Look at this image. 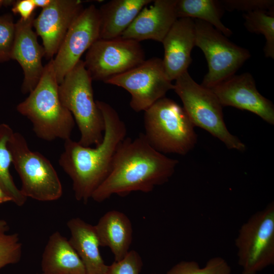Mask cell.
Instances as JSON below:
<instances>
[{
    "label": "cell",
    "mask_w": 274,
    "mask_h": 274,
    "mask_svg": "<svg viewBox=\"0 0 274 274\" xmlns=\"http://www.w3.org/2000/svg\"><path fill=\"white\" fill-rule=\"evenodd\" d=\"M99 35V11L92 5L84 9L74 21L53 59L59 84L81 60L83 53L100 39Z\"/></svg>",
    "instance_id": "7c38bea8"
},
{
    "label": "cell",
    "mask_w": 274,
    "mask_h": 274,
    "mask_svg": "<svg viewBox=\"0 0 274 274\" xmlns=\"http://www.w3.org/2000/svg\"><path fill=\"white\" fill-rule=\"evenodd\" d=\"M165 72L171 81L187 71L192 62L191 51L195 46V25L193 19L178 18L162 43Z\"/></svg>",
    "instance_id": "e0dca14e"
},
{
    "label": "cell",
    "mask_w": 274,
    "mask_h": 274,
    "mask_svg": "<svg viewBox=\"0 0 274 274\" xmlns=\"http://www.w3.org/2000/svg\"><path fill=\"white\" fill-rule=\"evenodd\" d=\"M12 201L11 198L7 195L0 187V204Z\"/></svg>",
    "instance_id": "1f68e13d"
},
{
    "label": "cell",
    "mask_w": 274,
    "mask_h": 274,
    "mask_svg": "<svg viewBox=\"0 0 274 274\" xmlns=\"http://www.w3.org/2000/svg\"><path fill=\"white\" fill-rule=\"evenodd\" d=\"M32 2L36 8H42L43 9L50 4L51 0H32Z\"/></svg>",
    "instance_id": "4dcf8cb0"
},
{
    "label": "cell",
    "mask_w": 274,
    "mask_h": 274,
    "mask_svg": "<svg viewBox=\"0 0 274 274\" xmlns=\"http://www.w3.org/2000/svg\"><path fill=\"white\" fill-rule=\"evenodd\" d=\"M178 162L154 149L144 133L133 140L126 137L115 152L110 174L91 198L101 202L114 194L151 192L169 180Z\"/></svg>",
    "instance_id": "6da1fadb"
},
{
    "label": "cell",
    "mask_w": 274,
    "mask_h": 274,
    "mask_svg": "<svg viewBox=\"0 0 274 274\" xmlns=\"http://www.w3.org/2000/svg\"><path fill=\"white\" fill-rule=\"evenodd\" d=\"M80 0H51L35 18L33 27L42 40L45 57L57 53L68 29L84 9Z\"/></svg>",
    "instance_id": "5bb4252c"
},
{
    "label": "cell",
    "mask_w": 274,
    "mask_h": 274,
    "mask_svg": "<svg viewBox=\"0 0 274 274\" xmlns=\"http://www.w3.org/2000/svg\"><path fill=\"white\" fill-rule=\"evenodd\" d=\"M7 222L0 219V269L18 262L22 256V243L18 234H8Z\"/></svg>",
    "instance_id": "484cf974"
},
{
    "label": "cell",
    "mask_w": 274,
    "mask_h": 274,
    "mask_svg": "<svg viewBox=\"0 0 274 274\" xmlns=\"http://www.w3.org/2000/svg\"><path fill=\"white\" fill-rule=\"evenodd\" d=\"M96 102L105 123L101 143L91 148L67 139L58 160L72 181L76 199L84 203L88 202L110 174L115 152L127 133L124 122L111 105L98 100Z\"/></svg>",
    "instance_id": "7a4b0ae2"
},
{
    "label": "cell",
    "mask_w": 274,
    "mask_h": 274,
    "mask_svg": "<svg viewBox=\"0 0 274 274\" xmlns=\"http://www.w3.org/2000/svg\"><path fill=\"white\" fill-rule=\"evenodd\" d=\"M225 9L221 1L177 0L176 13L178 18H195L213 26L224 36L230 37L232 32L222 22Z\"/></svg>",
    "instance_id": "7402d4cb"
},
{
    "label": "cell",
    "mask_w": 274,
    "mask_h": 274,
    "mask_svg": "<svg viewBox=\"0 0 274 274\" xmlns=\"http://www.w3.org/2000/svg\"><path fill=\"white\" fill-rule=\"evenodd\" d=\"M167 77L162 59L152 57L104 83L122 87L131 95L129 105L136 112L145 111L164 97L174 84Z\"/></svg>",
    "instance_id": "8fae6325"
},
{
    "label": "cell",
    "mask_w": 274,
    "mask_h": 274,
    "mask_svg": "<svg viewBox=\"0 0 274 274\" xmlns=\"http://www.w3.org/2000/svg\"><path fill=\"white\" fill-rule=\"evenodd\" d=\"M41 266L42 274H86L84 265L69 239L59 231L50 235Z\"/></svg>",
    "instance_id": "ffe728a7"
},
{
    "label": "cell",
    "mask_w": 274,
    "mask_h": 274,
    "mask_svg": "<svg viewBox=\"0 0 274 274\" xmlns=\"http://www.w3.org/2000/svg\"><path fill=\"white\" fill-rule=\"evenodd\" d=\"M92 79L80 60L59 84L62 105L71 113L80 132L78 142L85 147L99 144L103 138L105 123L93 97Z\"/></svg>",
    "instance_id": "5b68a950"
},
{
    "label": "cell",
    "mask_w": 274,
    "mask_h": 274,
    "mask_svg": "<svg viewBox=\"0 0 274 274\" xmlns=\"http://www.w3.org/2000/svg\"><path fill=\"white\" fill-rule=\"evenodd\" d=\"M35 13L28 19L15 23V36L11 59L16 60L24 73L21 91L30 93L38 83L43 72L42 59L45 55L43 46L38 41L32 29Z\"/></svg>",
    "instance_id": "9a60e30c"
},
{
    "label": "cell",
    "mask_w": 274,
    "mask_h": 274,
    "mask_svg": "<svg viewBox=\"0 0 274 274\" xmlns=\"http://www.w3.org/2000/svg\"><path fill=\"white\" fill-rule=\"evenodd\" d=\"M144 7L121 37L140 42L152 40L162 43L178 19L177 0H155Z\"/></svg>",
    "instance_id": "2e32d148"
},
{
    "label": "cell",
    "mask_w": 274,
    "mask_h": 274,
    "mask_svg": "<svg viewBox=\"0 0 274 274\" xmlns=\"http://www.w3.org/2000/svg\"><path fill=\"white\" fill-rule=\"evenodd\" d=\"M15 23L10 14L0 15V62L11 59Z\"/></svg>",
    "instance_id": "4316f807"
},
{
    "label": "cell",
    "mask_w": 274,
    "mask_h": 274,
    "mask_svg": "<svg viewBox=\"0 0 274 274\" xmlns=\"http://www.w3.org/2000/svg\"><path fill=\"white\" fill-rule=\"evenodd\" d=\"M225 10L248 13L258 10H274L273 0H222Z\"/></svg>",
    "instance_id": "f1b7e54d"
},
{
    "label": "cell",
    "mask_w": 274,
    "mask_h": 274,
    "mask_svg": "<svg viewBox=\"0 0 274 274\" xmlns=\"http://www.w3.org/2000/svg\"><path fill=\"white\" fill-rule=\"evenodd\" d=\"M244 25L252 33L262 34L266 43L264 53L266 57L274 58V10H258L244 13Z\"/></svg>",
    "instance_id": "cb8c5ba5"
},
{
    "label": "cell",
    "mask_w": 274,
    "mask_h": 274,
    "mask_svg": "<svg viewBox=\"0 0 274 274\" xmlns=\"http://www.w3.org/2000/svg\"><path fill=\"white\" fill-rule=\"evenodd\" d=\"M66 225L71 234L69 241L82 261L86 274H107L108 265L101 256L94 225L80 218L70 219Z\"/></svg>",
    "instance_id": "ac0fdd59"
},
{
    "label": "cell",
    "mask_w": 274,
    "mask_h": 274,
    "mask_svg": "<svg viewBox=\"0 0 274 274\" xmlns=\"http://www.w3.org/2000/svg\"><path fill=\"white\" fill-rule=\"evenodd\" d=\"M242 274H257L274 264V203L253 214L235 239Z\"/></svg>",
    "instance_id": "ba28073f"
},
{
    "label": "cell",
    "mask_w": 274,
    "mask_h": 274,
    "mask_svg": "<svg viewBox=\"0 0 274 274\" xmlns=\"http://www.w3.org/2000/svg\"><path fill=\"white\" fill-rule=\"evenodd\" d=\"M14 131L5 123L0 124V187L19 207L22 206L27 198L16 186L10 172L12 156L8 147V142Z\"/></svg>",
    "instance_id": "603a6c76"
},
{
    "label": "cell",
    "mask_w": 274,
    "mask_h": 274,
    "mask_svg": "<svg viewBox=\"0 0 274 274\" xmlns=\"http://www.w3.org/2000/svg\"><path fill=\"white\" fill-rule=\"evenodd\" d=\"M152 0H112L98 9L100 39L120 37L138 14Z\"/></svg>",
    "instance_id": "44dd1931"
},
{
    "label": "cell",
    "mask_w": 274,
    "mask_h": 274,
    "mask_svg": "<svg viewBox=\"0 0 274 274\" xmlns=\"http://www.w3.org/2000/svg\"><path fill=\"white\" fill-rule=\"evenodd\" d=\"M211 89L223 107L248 111L269 124H274L273 105L259 92L250 73L234 75Z\"/></svg>",
    "instance_id": "4fadbf2b"
},
{
    "label": "cell",
    "mask_w": 274,
    "mask_h": 274,
    "mask_svg": "<svg viewBox=\"0 0 274 274\" xmlns=\"http://www.w3.org/2000/svg\"><path fill=\"white\" fill-rule=\"evenodd\" d=\"M231 268L221 257L210 259L203 267L195 261H182L171 267L166 274H231Z\"/></svg>",
    "instance_id": "d4e9b609"
},
{
    "label": "cell",
    "mask_w": 274,
    "mask_h": 274,
    "mask_svg": "<svg viewBox=\"0 0 274 274\" xmlns=\"http://www.w3.org/2000/svg\"><path fill=\"white\" fill-rule=\"evenodd\" d=\"M8 147L24 196L40 201H54L61 197L63 189L60 180L46 157L30 150L25 138L19 132H13Z\"/></svg>",
    "instance_id": "52a82bcc"
},
{
    "label": "cell",
    "mask_w": 274,
    "mask_h": 274,
    "mask_svg": "<svg viewBox=\"0 0 274 274\" xmlns=\"http://www.w3.org/2000/svg\"><path fill=\"white\" fill-rule=\"evenodd\" d=\"M144 112V134L156 151L183 155L195 147L197 136L194 126L176 101L164 97Z\"/></svg>",
    "instance_id": "277c9868"
},
{
    "label": "cell",
    "mask_w": 274,
    "mask_h": 274,
    "mask_svg": "<svg viewBox=\"0 0 274 274\" xmlns=\"http://www.w3.org/2000/svg\"><path fill=\"white\" fill-rule=\"evenodd\" d=\"M194 22L195 45L204 54L208 66L201 85L212 89L234 75L251 57V54L209 23L198 19Z\"/></svg>",
    "instance_id": "9c48e42d"
},
{
    "label": "cell",
    "mask_w": 274,
    "mask_h": 274,
    "mask_svg": "<svg viewBox=\"0 0 274 274\" xmlns=\"http://www.w3.org/2000/svg\"><path fill=\"white\" fill-rule=\"evenodd\" d=\"M36 8L32 0H18L12 6V11L15 14H19L21 19L26 20L34 14Z\"/></svg>",
    "instance_id": "f546056e"
},
{
    "label": "cell",
    "mask_w": 274,
    "mask_h": 274,
    "mask_svg": "<svg viewBox=\"0 0 274 274\" xmlns=\"http://www.w3.org/2000/svg\"><path fill=\"white\" fill-rule=\"evenodd\" d=\"M145 60L140 42L120 37L97 40L87 50L84 62L92 80L104 82Z\"/></svg>",
    "instance_id": "30bf717a"
},
{
    "label": "cell",
    "mask_w": 274,
    "mask_h": 274,
    "mask_svg": "<svg viewBox=\"0 0 274 274\" xmlns=\"http://www.w3.org/2000/svg\"><path fill=\"white\" fill-rule=\"evenodd\" d=\"M175 81L174 90L181 98L194 126L206 130L229 149L244 151L245 144L228 130L223 118V106L212 90L196 83L188 71Z\"/></svg>",
    "instance_id": "8992f818"
},
{
    "label": "cell",
    "mask_w": 274,
    "mask_h": 274,
    "mask_svg": "<svg viewBox=\"0 0 274 274\" xmlns=\"http://www.w3.org/2000/svg\"><path fill=\"white\" fill-rule=\"evenodd\" d=\"M5 0H0V8L2 6H5Z\"/></svg>",
    "instance_id": "d6a6232c"
},
{
    "label": "cell",
    "mask_w": 274,
    "mask_h": 274,
    "mask_svg": "<svg viewBox=\"0 0 274 274\" xmlns=\"http://www.w3.org/2000/svg\"><path fill=\"white\" fill-rule=\"evenodd\" d=\"M100 246L109 247L115 261L123 259L130 251L132 227L129 218L117 210L106 212L94 225Z\"/></svg>",
    "instance_id": "d6986e66"
},
{
    "label": "cell",
    "mask_w": 274,
    "mask_h": 274,
    "mask_svg": "<svg viewBox=\"0 0 274 274\" xmlns=\"http://www.w3.org/2000/svg\"><path fill=\"white\" fill-rule=\"evenodd\" d=\"M143 265L139 253L131 250L123 259L108 265L107 274H140Z\"/></svg>",
    "instance_id": "83f0119b"
},
{
    "label": "cell",
    "mask_w": 274,
    "mask_h": 274,
    "mask_svg": "<svg viewBox=\"0 0 274 274\" xmlns=\"http://www.w3.org/2000/svg\"><path fill=\"white\" fill-rule=\"evenodd\" d=\"M58 86L52 58L44 66L35 88L16 107L31 122L36 135L46 141L71 139L75 124L72 114L60 101Z\"/></svg>",
    "instance_id": "3957f363"
},
{
    "label": "cell",
    "mask_w": 274,
    "mask_h": 274,
    "mask_svg": "<svg viewBox=\"0 0 274 274\" xmlns=\"http://www.w3.org/2000/svg\"><path fill=\"white\" fill-rule=\"evenodd\" d=\"M151 274H154V273H151Z\"/></svg>",
    "instance_id": "e575fe53"
},
{
    "label": "cell",
    "mask_w": 274,
    "mask_h": 274,
    "mask_svg": "<svg viewBox=\"0 0 274 274\" xmlns=\"http://www.w3.org/2000/svg\"><path fill=\"white\" fill-rule=\"evenodd\" d=\"M37 274H42V273H37Z\"/></svg>",
    "instance_id": "836d02e7"
}]
</instances>
